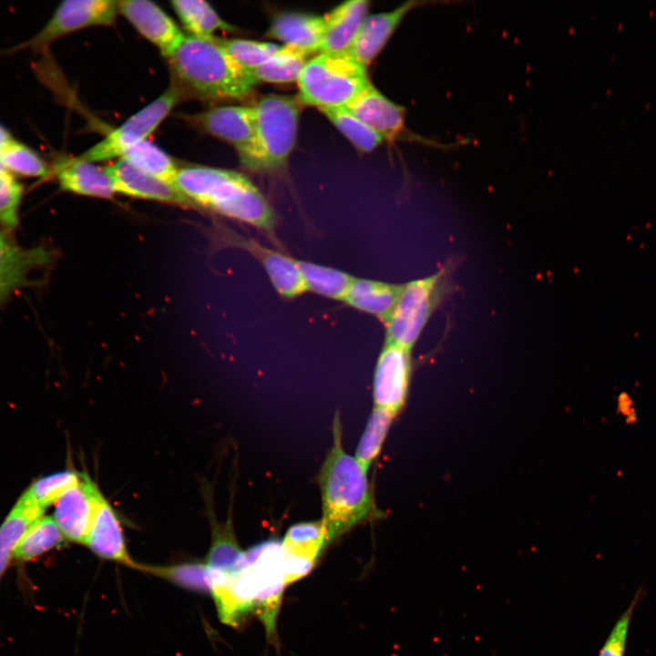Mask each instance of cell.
<instances>
[{"label": "cell", "instance_id": "1", "mask_svg": "<svg viewBox=\"0 0 656 656\" xmlns=\"http://www.w3.org/2000/svg\"><path fill=\"white\" fill-rule=\"evenodd\" d=\"M211 594L219 617L237 626L250 612L262 621L270 638L276 635V621L286 586L282 543L268 540L244 551L235 571L211 577Z\"/></svg>", "mask_w": 656, "mask_h": 656}, {"label": "cell", "instance_id": "2", "mask_svg": "<svg viewBox=\"0 0 656 656\" xmlns=\"http://www.w3.org/2000/svg\"><path fill=\"white\" fill-rule=\"evenodd\" d=\"M172 82L184 97L202 100H241L248 97L256 81L238 64L216 37L185 35L165 56Z\"/></svg>", "mask_w": 656, "mask_h": 656}, {"label": "cell", "instance_id": "3", "mask_svg": "<svg viewBox=\"0 0 656 656\" xmlns=\"http://www.w3.org/2000/svg\"><path fill=\"white\" fill-rule=\"evenodd\" d=\"M173 183L193 205L255 227L279 244L276 214L244 175L228 169L186 166L179 167Z\"/></svg>", "mask_w": 656, "mask_h": 656}, {"label": "cell", "instance_id": "4", "mask_svg": "<svg viewBox=\"0 0 656 656\" xmlns=\"http://www.w3.org/2000/svg\"><path fill=\"white\" fill-rule=\"evenodd\" d=\"M336 416L333 444L320 473L323 518L328 544L374 512L366 471L342 446Z\"/></svg>", "mask_w": 656, "mask_h": 656}, {"label": "cell", "instance_id": "5", "mask_svg": "<svg viewBox=\"0 0 656 656\" xmlns=\"http://www.w3.org/2000/svg\"><path fill=\"white\" fill-rule=\"evenodd\" d=\"M298 97L269 94L252 106L255 137L249 155L241 162L251 171L276 173L284 169L294 148L300 119Z\"/></svg>", "mask_w": 656, "mask_h": 656}, {"label": "cell", "instance_id": "6", "mask_svg": "<svg viewBox=\"0 0 656 656\" xmlns=\"http://www.w3.org/2000/svg\"><path fill=\"white\" fill-rule=\"evenodd\" d=\"M297 83L301 104L323 110L346 107L371 81L348 52H322L307 61Z\"/></svg>", "mask_w": 656, "mask_h": 656}, {"label": "cell", "instance_id": "7", "mask_svg": "<svg viewBox=\"0 0 656 656\" xmlns=\"http://www.w3.org/2000/svg\"><path fill=\"white\" fill-rule=\"evenodd\" d=\"M442 273L436 272L402 286L395 306L384 323L387 343L411 351L437 304Z\"/></svg>", "mask_w": 656, "mask_h": 656}, {"label": "cell", "instance_id": "8", "mask_svg": "<svg viewBox=\"0 0 656 656\" xmlns=\"http://www.w3.org/2000/svg\"><path fill=\"white\" fill-rule=\"evenodd\" d=\"M118 14V1H63L35 36L8 49V53L27 48L36 52L41 51L57 39L74 32L91 26H109Z\"/></svg>", "mask_w": 656, "mask_h": 656}, {"label": "cell", "instance_id": "9", "mask_svg": "<svg viewBox=\"0 0 656 656\" xmlns=\"http://www.w3.org/2000/svg\"><path fill=\"white\" fill-rule=\"evenodd\" d=\"M78 157L94 163L117 158L172 183L179 169L169 154L148 139L125 141L109 133Z\"/></svg>", "mask_w": 656, "mask_h": 656}, {"label": "cell", "instance_id": "10", "mask_svg": "<svg viewBox=\"0 0 656 656\" xmlns=\"http://www.w3.org/2000/svg\"><path fill=\"white\" fill-rule=\"evenodd\" d=\"M200 129L234 148L241 162L250 153L255 137L252 106L227 105L187 117Z\"/></svg>", "mask_w": 656, "mask_h": 656}, {"label": "cell", "instance_id": "11", "mask_svg": "<svg viewBox=\"0 0 656 656\" xmlns=\"http://www.w3.org/2000/svg\"><path fill=\"white\" fill-rule=\"evenodd\" d=\"M101 491L87 473L55 503L54 519L66 539L85 544Z\"/></svg>", "mask_w": 656, "mask_h": 656}, {"label": "cell", "instance_id": "12", "mask_svg": "<svg viewBox=\"0 0 656 656\" xmlns=\"http://www.w3.org/2000/svg\"><path fill=\"white\" fill-rule=\"evenodd\" d=\"M53 254L45 246H20L11 231H0V304L15 292L32 283L31 275L52 262Z\"/></svg>", "mask_w": 656, "mask_h": 656}, {"label": "cell", "instance_id": "13", "mask_svg": "<svg viewBox=\"0 0 656 656\" xmlns=\"http://www.w3.org/2000/svg\"><path fill=\"white\" fill-rule=\"evenodd\" d=\"M410 350L385 342L374 371V407L396 415L407 395L410 373Z\"/></svg>", "mask_w": 656, "mask_h": 656}, {"label": "cell", "instance_id": "14", "mask_svg": "<svg viewBox=\"0 0 656 656\" xmlns=\"http://www.w3.org/2000/svg\"><path fill=\"white\" fill-rule=\"evenodd\" d=\"M221 235L225 244L245 250L261 264L275 290L282 297L294 298L307 291L296 260L231 230L224 229Z\"/></svg>", "mask_w": 656, "mask_h": 656}, {"label": "cell", "instance_id": "15", "mask_svg": "<svg viewBox=\"0 0 656 656\" xmlns=\"http://www.w3.org/2000/svg\"><path fill=\"white\" fill-rule=\"evenodd\" d=\"M327 545L326 532L322 520L292 526L282 543L286 585L309 574L323 548Z\"/></svg>", "mask_w": 656, "mask_h": 656}, {"label": "cell", "instance_id": "16", "mask_svg": "<svg viewBox=\"0 0 656 656\" xmlns=\"http://www.w3.org/2000/svg\"><path fill=\"white\" fill-rule=\"evenodd\" d=\"M122 15L137 31L166 56L184 37L174 20L157 4L149 0L118 1Z\"/></svg>", "mask_w": 656, "mask_h": 656}, {"label": "cell", "instance_id": "17", "mask_svg": "<svg viewBox=\"0 0 656 656\" xmlns=\"http://www.w3.org/2000/svg\"><path fill=\"white\" fill-rule=\"evenodd\" d=\"M105 169L111 179L116 193L164 203L194 206L174 183L145 172L127 161L118 159L105 167Z\"/></svg>", "mask_w": 656, "mask_h": 656}, {"label": "cell", "instance_id": "18", "mask_svg": "<svg viewBox=\"0 0 656 656\" xmlns=\"http://www.w3.org/2000/svg\"><path fill=\"white\" fill-rule=\"evenodd\" d=\"M344 108L384 140L395 141L405 129V108L387 98L372 83Z\"/></svg>", "mask_w": 656, "mask_h": 656}, {"label": "cell", "instance_id": "19", "mask_svg": "<svg viewBox=\"0 0 656 656\" xmlns=\"http://www.w3.org/2000/svg\"><path fill=\"white\" fill-rule=\"evenodd\" d=\"M425 3L406 1L394 10L367 15L346 52L358 63L367 67L382 51L405 15L415 6Z\"/></svg>", "mask_w": 656, "mask_h": 656}, {"label": "cell", "instance_id": "20", "mask_svg": "<svg viewBox=\"0 0 656 656\" xmlns=\"http://www.w3.org/2000/svg\"><path fill=\"white\" fill-rule=\"evenodd\" d=\"M60 190L85 197L110 199L116 191L105 168L77 157L58 158L51 164Z\"/></svg>", "mask_w": 656, "mask_h": 656}, {"label": "cell", "instance_id": "21", "mask_svg": "<svg viewBox=\"0 0 656 656\" xmlns=\"http://www.w3.org/2000/svg\"><path fill=\"white\" fill-rule=\"evenodd\" d=\"M97 557L135 569L121 524L108 501L100 496L93 522L85 544Z\"/></svg>", "mask_w": 656, "mask_h": 656}, {"label": "cell", "instance_id": "22", "mask_svg": "<svg viewBox=\"0 0 656 656\" xmlns=\"http://www.w3.org/2000/svg\"><path fill=\"white\" fill-rule=\"evenodd\" d=\"M325 28L324 16L284 12L272 19L267 35L308 55L321 48Z\"/></svg>", "mask_w": 656, "mask_h": 656}, {"label": "cell", "instance_id": "23", "mask_svg": "<svg viewBox=\"0 0 656 656\" xmlns=\"http://www.w3.org/2000/svg\"><path fill=\"white\" fill-rule=\"evenodd\" d=\"M184 97L180 88L171 81L160 96L108 133L125 141L146 140Z\"/></svg>", "mask_w": 656, "mask_h": 656}, {"label": "cell", "instance_id": "24", "mask_svg": "<svg viewBox=\"0 0 656 656\" xmlns=\"http://www.w3.org/2000/svg\"><path fill=\"white\" fill-rule=\"evenodd\" d=\"M369 5L366 0H351L331 10L324 16V35L319 53L346 52L368 15Z\"/></svg>", "mask_w": 656, "mask_h": 656}, {"label": "cell", "instance_id": "25", "mask_svg": "<svg viewBox=\"0 0 656 656\" xmlns=\"http://www.w3.org/2000/svg\"><path fill=\"white\" fill-rule=\"evenodd\" d=\"M402 286L354 278L343 301L357 310L375 315L385 323L395 306Z\"/></svg>", "mask_w": 656, "mask_h": 656}, {"label": "cell", "instance_id": "26", "mask_svg": "<svg viewBox=\"0 0 656 656\" xmlns=\"http://www.w3.org/2000/svg\"><path fill=\"white\" fill-rule=\"evenodd\" d=\"M208 513L211 528V544L206 564L212 575L231 573L241 567L244 559V551L237 542L231 518L226 523H218L210 504Z\"/></svg>", "mask_w": 656, "mask_h": 656}, {"label": "cell", "instance_id": "27", "mask_svg": "<svg viewBox=\"0 0 656 656\" xmlns=\"http://www.w3.org/2000/svg\"><path fill=\"white\" fill-rule=\"evenodd\" d=\"M44 509L22 494L0 525V580L27 528L43 517Z\"/></svg>", "mask_w": 656, "mask_h": 656}, {"label": "cell", "instance_id": "28", "mask_svg": "<svg viewBox=\"0 0 656 656\" xmlns=\"http://www.w3.org/2000/svg\"><path fill=\"white\" fill-rule=\"evenodd\" d=\"M170 4L190 36L210 38L217 31L233 30L206 1L173 0Z\"/></svg>", "mask_w": 656, "mask_h": 656}, {"label": "cell", "instance_id": "29", "mask_svg": "<svg viewBox=\"0 0 656 656\" xmlns=\"http://www.w3.org/2000/svg\"><path fill=\"white\" fill-rule=\"evenodd\" d=\"M309 55L296 47L281 46L265 63L251 70L256 82L289 83L297 81Z\"/></svg>", "mask_w": 656, "mask_h": 656}, {"label": "cell", "instance_id": "30", "mask_svg": "<svg viewBox=\"0 0 656 656\" xmlns=\"http://www.w3.org/2000/svg\"><path fill=\"white\" fill-rule=\"evenodd\" d=\"M65 537L52 517H41L25 532L14 552L13 559L31 561L59 547Z\"/></svg>", "mask_w": 656, "mask_h": 656}, {"label": "cell", "instance_id": "31", "mask_svg": "<svg viewBox=\"0 0 656 656\" xmlns=\"http://www.w3.org/2000/svg\"><path fill=\"white\" fill-rule=\"evenodd\" d=\"M307 291L324 297L343 300L354 277L348 273L309 261H297Z\"/></svg>", "mask_w": 656, "mask_h": 656}, {"label": "cell", "instance_id": "32", "mask_svg": "<svg viewBox=\"0 0 656 656\" xmlns=\"http://www.w3.org/2000/svg\"><path fill=\"white\" fill-rule=\"evenodd\" d=\"M135 569L191 590L211 593V572L206 562H184L169 566L137 563Z\"/></svg>", "mask_w": 656, "mask_h": 656}, {"label": "cell", "instance_id": "33", "mask_svg": "<svg viewBox=\"0 0 656 656\" xmlns=\"http://www.w3.org/2000/svg\"><path fill=\"white\" fill-rule=\"evenodd\" d=\"M0 165L15 177L42 179L52 175L51 165L31 147L15 138L1 151Z\"/></svg>", "mask_w": 656, "mask_h": 656}, {"label": "cell", "instance_id": "34", "mask_svg": "<svg viewBox=\"0 0 656 656\" xmlns=\"http://www.w3.org/2000/svg\"><path fill=\"white\" fill-rule=\"evenodd\" d=\"M330 122L361 152H371L384 138L346 108L320 110Z\"/></svg>", "mask_w": 656, "mask_h": 656}, {"label": "cell", "instance_id": "35", "mask_svg": "<svg viewBox=\"0 0 656 656\" xmlns=\"http://www.w3.org/2000/svg\"><path fill=\"white\" fill-rule=\"evenodd\" d=\"M395 415L387 410L374 407L356 450L355 458L365 471L378 456Z\"/></svg>", "mask_w": 656, "mask_h": 656}, {"label": "cell", "instance_id": "36", "mask_svg": "<svg viewBox=\"0 0 656 656\" xmlns=\"http://www.w3.org/2000/svg\"><path fill=\"white\" fill-rule=\"evenodd\" d=\"M81 473L73 470H62L41 477L34 481L24 494L36 506L46 509L65 493L79 482Z\"/></svg>", "mask_w": 656, "mask_h": 656}, {"label": "cell", "instance_id": "37", "mask_svg": "<svg viewBox=\"0 0 656 656\" xmlns=\"http://www.w3.org/2000/svg\"><path fill=\"white\" fill-rule=\"evenodd\" d=\"M217 39L238 64L250 71L265 63L281 47L273 43L249 39Z\"/></svg>", "mask_w": 656, "mask_h": 656}, {"label": "cell", "instance_id": "38", "mask_svg": "<svg viewBox=\"0 0 656 656\" xmlns=\"http://www.w3.org/2000/svg\"><path fill=\"white\" fill-rule=\"evenodd\" d=\"M24 188L16 177L0 165V226L12 231L18 225Z\"/></svg>", "mask_w": 656, "mask_h": 656}, {"label": "cell", "instance_id": "39", "mask_svg": "<svg viewBox=\"0 0 656 656\" xmlns=\"http://www.w3.org/2000/svg\"><path fill=\"white\" fill-rule=\"evenodd\" d=\"M641 594V590L637 591L630 606L616 621L598 656L625 655L631 617Z\"/></svg>", "mask_w": 656, "mask_h": 656}, {"label": "cell", "instance_id": "40", "mask_svg": "<svg viewBox=\"0 0 656 656\" xmlns=\"http://www.w3.org/2000/svg\"><path fill=\"white\" fill-rule=\"evenodd\" d=\"M14 139L9 130L0 124V153Z\"/></svg>", "mask_w": 656, "mask_h": 656}]
</instances>
